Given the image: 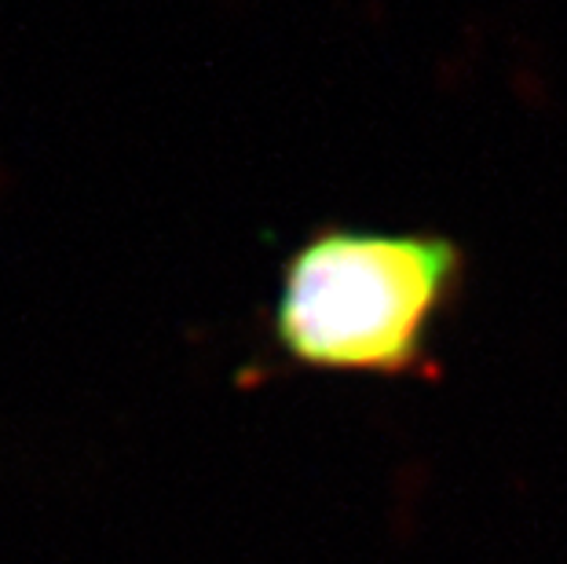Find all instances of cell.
<instances>
[{
	"instance_id": "obj_1",
	"label": "cell",
	"mask_w": 567,
	"mask_h": 564,
	"mask_svg": "<svg viewBox=\"0 0 567 564\" xmlns=\"http://www.w3.org/2000/svg\"><path fill=\"white\" fill-rule=\"evenodd\" d=\"M462 279L465 254L446 235L322 227L282 264L271 341L311 375L425 381Z\"/></svg>"
}]
</instances>
